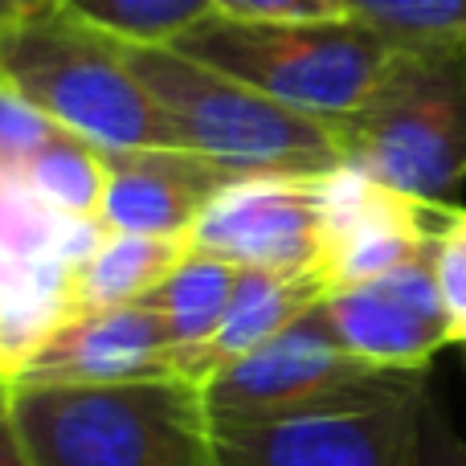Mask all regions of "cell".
<instances>
[{"label": "cell", "mask_w": 466, "mask_h": 466, "mask_svg": "<svg viewBox=\"0 0 466 466\" xmlns=\"http://www.w3.org/2000/svg\"><path fill=\"white\" fill-rule=\"evenodd\" d=\"M430 369H372L303 405L213 418L218 466H413Z\"/></svg>", "instance_id": "8992f818"}, {"label": "cell", "mask_w": 466, "mask_h": 466, "mask_svg": "<svg viewBox=\"0 0 466 466\" xmlns=\"http://www.w3.org/2000/svg\"><path fill=\"white\" fill-rule=\"evenodd\" d=\"M90 25L139 46H168L205 16H213V0H62Z\"/></svg>", "instance_id": "e0dca14e"}, {"label": "cell", "mask_w": 466, "mask_h": 466, "mask_svg": "<svg viewBox=\"0 0 466 466\" xmlns=\"http://www.w3.org/2000/svg\"><path fill=\"white\" fill-rule=\"evenodd\" d=\"M344 168L426 205L466 180V33L405 37L380 86L331 119Z\"/></svg>", "instance_id": "7a4b0ae2"}, {"label": "cell", "mask_w": 466, "mask_h": 466, "mask_svg": "<svg viewBox=\"0 0 466 466\" xmlns=\"http://www.w3.org/2000/svg\"><path fill=\"white\" fill-rule=\"evenodd\" d=\"M172 336L152 299L98 311H74L49 331L29 356L13 389L49 385H119V380L164 377L172 369Z\"/></svg>", "instance_id": "8fae6325"}, {"label": "cell", "mask_w": 466, "mask_h": 466, "mask_svg": "<svg viewBox=\"0 0 466 466\" xmlns=\"http://www.w3.org/2000/svg\"><path fill=\"white\" fill-rule=\"evenodd\" d=\"M131 70L160 103L172 139L238 177H323L344 168L331 123L303 115L172 46L123 41Z\"/></svg>", "instance_id": "5b68a950"}, {"label": "cell", "mask_w": 466, "mask_h": 466, "mask_svg": "<svg viewBox=\"0 0 466 466\" xmlns=\"http://www.w3.org/2000/svg\"><path fill=\"white\" fill-rule=\"evenodd\" d=\"M434 274L454 323V344H466V209H451L434 241Z\"/></svg>", "instance_id": "ffe728a7"}, {"label": "cell", "mask_w": 466, "mask_h": 466, "mask_svg": "<svg viewBox=\"0 0 466 466\" xmlns=\"http://www.w3.org/2000/svg\"><path fill=\"white\" fill-rule=\"evenodd\" d=\"M339 344L372 369H430L438 348L454 344L434 254L323 299Z\"/></svg>", "instance_id": "30bf717a"}, {"label": "cell", "mask_w": 466, "mask_h": 466, "mask_svg": "<svg viewBox=\"0 0 466 466\" xmlns=\"http://www.w3.org/2000/svg\"><path fill=\"white\" fill-rule=\"evenodd\" d=\"M229 180H238V172L185 147L106 152V197L98 221L106 233L193 238V226Z\"/></svg>", "instance_id": "7c38bea8"}, {"label": "cell", "mask_w": 466, "mask_h": 466, "mask_svg": "<svg viewBox=\"0 0 466 466\" xmlns=\"http://www.w3.org/2000/svg\"><path fill=\"white\" fill-rule=\"evenodd\" d=\"M29 5H37V0H0V37H5V29H8V25H13Z\"/></svg>", "instance_id": "cb8c5ba5"}, {"label": "cell", "mask_w": 466, "mask_h": 466, "mask_svg": "<svg viewBox=\"0 0 466 466\" xmlns=\"http://www.w3.org/2000/svg\"><path fill=\"white\" fill-rule=\"evenodd\" d=\"M8 405L29 466H218L209 397L177 372L8 389Z\"/></svg>", "instance_id": "6da1fadb"}, {"label": "cell", "mask_w": 466, "mask_h": 466, "mask_svg": "<svg viewBox=\"0 0 466 466\" xmlns=\"http://www.w3.org/2000/svg\"><path fill=\"white\" fill-rule=\"evenodd\" d=\"M352 8L405 37L466 33V0H352Z\"/></svg>", "instance_id": "d6986e66"}, {"label": "cell", "mask_w": 466, "mask_h": 466, "mask_svg": "<svg viewBox=\"0 0 466 466\" xmlns=\"http://www.w3.org/2000/svg\"><path fill=\"white\" fill-rule=\"evenodd\" d=\"M451 205H426L352 168L328 177V246L315 266L323 295L364 287L434 254Z\"/></svg>", "instance_id": "ba28073f"}, {"label": "cell", "mask_w": 466, "mask_h": 466, "mask_svg": "<svg viewBox=\"0 0 466 466\" xmlns=\"http://www.w3.org/2000/svg\"><path fill=\"white\" fill-rule=\"evenodd\" d=\"M193 238H164V233H106L70 279L74 311H98V307H123L152 299L160 282L185 262Z\"/></svg>", "instance_id": "5bb4252c"}, {"label": "cell", "mask_w": 466, "mask_h": 466, "mask_svg": "<svg viewBox=\"0 0 466 466\" xmlns=\"http://www.w3.org/2000/svg\"><path fill=\"white\" fill-rule=\"evenodd\" d=\"M238 274H241V266L193 246L185 254V262L160 282L152 303L164 311L177 360H185L188 352L209 344L218 323L226 319L233 290H238ZM177 360H172V369H177Z\"/></svg>", "instance_id": "9a60e30c"}, {"label": "cell", "mask_w": 466, "mask_h": 466, "mask_svg": "<svg viewBox=\"0 0 466 466\" xmlns=\"http://www.w3.org/2000/svg\"><path fill=\"white\" fill-rule=\"evenodd\" d=\"M413 466H466V438L451 421L446 405L430 389L426 410H421V430H418V462Z\"/></svg>", "instance_id": "7402d4cb"}, {"label": "cell", "mask_w": 466, "mask_h": 466, "mask_svg": "<svg viewBox=\"0 0 466 466\" xmlns=\"http://www.w3.org/2000/svg\"><path fill=\"white\" fill-rule=\"evenodd\" d=\"M369 372L372 364H364L339 344L323 303H315L274 339L218 372L205 385V397H209L213 418H254V413L303 405Z\"/></svg>", "instance_id": "9c48e42d"}, {"label": "cell", "mask_w": 466, "mask_h": 466, "mask_svg": "<svg viewBox=\"0 0 466 466\" xmlns=\"http://www.w3.org/2000/svg\"><path fill=\"white\" fill-rule=\"evenodd\" d=\"M0 74L57 127L103 152L177 147L152 90L131 70L123 37L90 25L62 0L29 5L0 37Z\"/></svg>", "instance_id": "3957f363"}, {"label": "cell", "mask_w": 466, "mask_h": 466, "mask_svg": "<svg viewBox=\"0 0 466 466\" xmlns=\"http://www.w3.org/2000/svg\"><path fill=\"white\" fill-rule=\"evenodd\" d=\"M323 299L328 295H323L315 274L241 270L238 290H233V299L226 307V319L218 323L209 344H201L197 352H188L185 360H177V377L205 389L218 372H226L241 356H249L254 348H262L266 339H274L282 328H290L307 307L323 303Z\"/></svg>", "instance_id": "4fadbf2b"}, {"label": "cell", "mask_w": 466, "mask_h": 466, "mask_svg": "<svg viewBox=\"0 0 466 466\" xmlns=\"http://www.w3.org/2000/svg\"><path fill=\"white\" fill-rule=\"evenodd\" d=\"M0 466H29L21 442L13 430V405H8V385H0Z\"/></svg>", "instance_id": "603a6c76"}, {"label": "cell", "mask_w": 466, "mask_h": 466, "mask_svg": "<svg viewBox=\"0 0 466 466\" xmlns=\"http://www.w3.org/2000/svg\"><path fill=\"white\" fill-rule=\"evenodd\" d=\"M328 177H238L193 226V246L241 270L315 274L328 246Z\"/></svg>", "instance_id": "52a82bcc"}, {"label": "cell", "mask_w": 466, "mask_h": 466, "mask_svg": "<svg viewBox=\"0 0 466 466\" xmlns=\"http://www.w3.org/2000/svg\"><path fill=\"white\" fill-rule=\"evenodd\" d=\"M57 131L62 127H57L21 86H13V82L0 74V168L21 172Z\"/></svg>", "instance_id": "ac0fdd59"}, {"label": "cell", "mask_w": 466, "mask_h": 466, "mask_svg": "<svg viewBox=\"0 0 466 466\" xmlns=\"http://www.w3.org/2000/svg\"><path fill=\"white\" fill-rule=\"evenodd\" d=\"M16 177L57 218L98 221L106 197V152L62 127Z\"/></svg>", "instance_id": "2e32d148"}, {"label": "cell", "mask_w": 466, "mask_h": 466, "mask_svg": "<svg viewBox=\"0 0 466 466\" xmlns=\"http://www.w3.org/2000/svg\"><path fill=\"white\" fill-rule=\"evenodd\" d=\"M405 33L369 16L344 21H229L205 16L177 41L185 57L331 123L364 106L389 74Z\"/></svg>", "instance_id": "277c9868"}, {"label": "cell", "mask_w": 466, "mask_h": 466, "mask_svg": "<svg viewBox=\"0 0 466 466\" xmlns=\"http://www.w3.org/2000/svg\"><path fill=\"white\" fill-rule=\"evenodd\" d=\"M229 21H344L356 16L352 0H213Z\"/></svg>", "instance_id": "44dd1931"}]
</instances>
